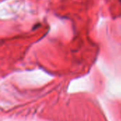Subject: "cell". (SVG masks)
Instances as JSON below:
<instances>
[{
    "instance_id": "cell-1",
    "label": "cell",
    "mask_w": 121,
    "mask_h": 121,
    "mask_svg": "<svg viewBox=\"0 0 121 121\" xmlns=\"http://www.w3.org/2000/svg\"><path fill=\"white\" fill-rule=\"evenodd\" d=\"M118 1H120V2L121 3V0H118Z\"/></svg>"
}]
</instances>
